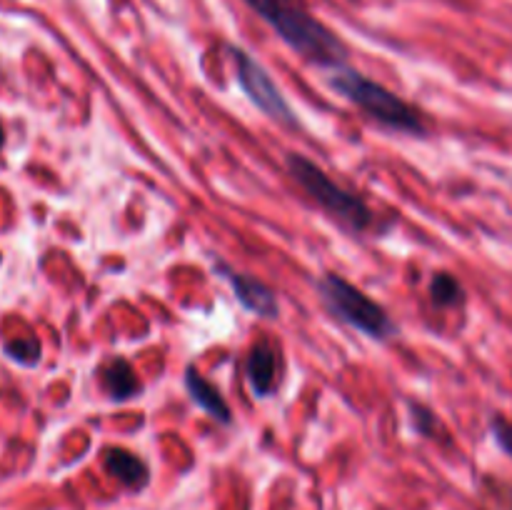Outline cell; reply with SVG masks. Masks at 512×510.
<instances>
[{
  "mask_svg": "<svg viewBox=\"0 0 512 510\" xmlns=\"http://www.w3.org/2000/svg\"><path fill=\"white\" fill-rule=\"evenodd\" d=\"M103 385H105V390L110 393V398H115V400L133 398V395L140 390V383H138V378H135L133 368H130L128 360H123V358H115L105 365Z\"/></svg>",
  "mask_w": 512,
  "mask_h": 510,
  "instance_id": "cell-10",
  "label": "cell"
},
{
  "mask_svg": "<svg viewBox=\"0 0 512 510\" xmlns=\"http://www.w3.org/2000/svg\"><path fill=\"white\" fill-rule=\"evenodd\" d=\"M225 278L233 285L235 298H238L240 305L248 308L250 313L263 315V318H275V315H278V300H275V293L268 285H263L255 278H248V275L233 273V270H225Z\"/></svg>",
  "mask_w": 512,
  "mask_h": 510,
  "instance_id": "cell-6",
  "label": "cell"
},
{
  "mask_svg": "<svg viewBox=\"0 0 512 510\" xmlns=\"http://www.w3.org/2000/svg\"><path fill=\"white\" fill-rule=\"evenodd\" d=\"M288 170L290 175H293L295 183H298L320 208L333 213L335 218L348 223L350 228L363 230L373 223V213H370L368 205H365L358 195L348 193V190L340 188L338 183H333L313 160L293 153L288 155Z\"/></svg>",
  "mask_w": 512,
  "mask_h": 510,
  "instance_id": "cell-3",
  "label": "cell"
},
{
  "mask_svg": "<svg viewBox=\"0 0 512 510\" xmlns=\"http://www.w3.org/2000/svg\"><path fill=\"white\" fill-rule=\"evenodd\" d=\"M245 3L305 60L330 70L345 65V45L340 43L338 35L295 0H245Z\"/></svg>",
  "mask_w": 512,
  "mask_h": 510,
  "instance_id": "cell-1",
  "label": "cell"
},
{
  "mask_svg": "<svg viewBox=\"0 0 512 510\" xmlns=\"http://www.w3.org/2000/svg\"><path fill=\"white\" fill-rule=\"evenodd\" d=\"M105 468L113 478H118L120 483L128 485V488H143L148 483V465L138 458V455L128 453V450H108L105 453Z\"/></svg>",
  "mask_w": 512,
  "mask_h": 510,
  "instance_id": "cell-9",
  "label": "cell"
},
{
  "mask_svg": "<svg viewBox=\"0 0 512 510\" xmlns=\"http://www.w3.org/2000/svg\"><path fill=\"white\" fill-rule=\"evenodd\" d=\"M0 145H3V128H0Z\"/></svg>",
  "mask_w": 512,
  "mask_h": 510,
  "instance_id": "cell-14",
  "label": "cell"
},
{
  "mask_svg": "<svg viewBox=\"0 0 512 510\" xmlns=\"http://www.w3.org/2000/svg\"><path fill=\"white\" fill-rule=\"evenodd\" d=\"M8 355L13 360L23 365H35L40 358V343L35 338H25V340H15V343H8Z\"/></svg>",
  "mask_w": 512,
  "mask_h": 510,
  "instance_id": "cell-12",
  "label": "cell"
},
{
  "mask_svg": "<svg viewBox=\"0 0 512 510\" xmlns=\"http://www.w3.org/2000/svg\"><path fill=\"white\" fill-rule=\"evenodd\" d=\"M490 430H493V438H495V443L500 445V450H503V453H508L512 458V423L510 420L493 418Z\"/></svg>",
  "mask_w": 512,
  "mask_h": 510,
  "instance_id": "cell-13",
  "label": "cell"
},
{
  "mask_svg": "<svg viewBox=\"0 0 512 510\" xmlns=\"http://www.w3.org/2000/svg\"><path fill=\"white\" fill-rule=\"evenodd\" d=\"M185 388H188L193 403L200 405V408H203L210 418H215L218 423H223V425L230 423L228 403H225L223 395L218 393V388H215L213 383H208V380H205L198 370L188 368V373H185Z\"/></svg>",
  "mask_w": 512,
  "mask_h": 510,
  "instance_id": "cell-8",
  "label": "cell"
},
{
  "mask_svg": "<svg viewBox=\"0 0 512 510\" xmlns=\"http://www.w3.org/2000/svg\"><path fill=\"white\" fill-rule=\"evenodd\" d=\"M233 60L235 73H238V83L240 88L245 90V95H248L265 115H270V118L280 120V123L285 125H295L293 108H290L288 100L283 98L278 85L273 83L268 70L240 48H233Z\"/></svg>",
  "mask_w": 512,
  "mask_h": 510,
  "instance_id": "cell-5",
  "label": "cell"
},
{
  "mask_svg": "<svg viewBox=\"0 0 512 510\" xmlns=\"http://www.w3.org/2000/svg\"><path fill=\"white\" fill-rule=\"evenodd\" d=\"M318 290L320 298L325 300V305H328L340 320L353 325L360 333L383 340L395 330L393 320L388 318L383 305L370 300L363 290L355 288L353 283L343 280L340 275H325L323 280H318Z\"/></svg>",
  "mask_w": 512,
  "mask_h": 510,
  "instance_id": "cell-4",
  "label": "cell"
},
{
  "mask_svg": "<svg viewBox=\"0 0 512 510\" xmlns=\"http://www.w3.org/2000/svg\"><path fill=\"white\" fill-rule=\"evenodd\" d=\"M430 298H433L435 305L440 308H448V305H455L463 300V288H460L458 280L448 273L435 275L433 283H430Z\"/></svg>",
  "mask_w": 512,
  "mask_h": 510,
  "instance_id": "cell-11",
  "label": "cell"
},
{
  "mask_svg": "<svg viewBox=\"0 0 512 510\" xmlns=\"http://www.w3.org/2000/svg\"><path fill=\"white\" fill-rule=\"evenodd\" d=\"M330 85H333L340 95H345L350 103H355L360 110H365L370 118L378 120L380 125H385V128L403 130V133H423L425 130L423 120H420L418 110H415L413 105H408L403 98H398L393 90L375 83V80L365 78V75L348 68V65H340V68L333 70Z\"/></svg>",
  "mask_w": 512,
  "mask_h": 510,
  "instance_id": "cell-2",
  "label": "cell"
},
{
  "mask_svg": "<svg viewBox=\"0 0 512 510\" xmlns=\"http://www.w3.org/2000/svg\"><path fill=\"white\" fill-rule=\"evenodd\" d=\"M275 350L268 343H258L248 355V363H245V375H248V383L253 388V393L258 398L273 393L275 388Z\"/></svg>",
  "mask_w": 512,
  "mask_h": 510,
  "instance_id": "cell-7",
  "label": "cell"
}]
</instances>
